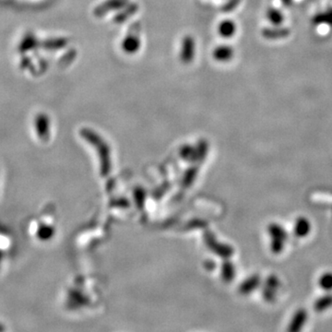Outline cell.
<instances>
[{
  "instance_id": "cell-1",
  "label": "cell",
  "mask_w": 332,
  "mask_h": 332,
  "mask_svg": "<svg viewBox=\"0 0 332 332\" xmlns=\"http://www.w3.org/2000/svg\"><path fill=\"white\" fill-rule=\"evenodd\" d=\"M307 317L308 316H307V312L306 311V309H304V308L298 309L295 312L293 319H292L291 322H290V326L288 328L289 332H297L301 331L303 327H304V325L307 322Z\"/></svg>"
},
{
  "instance_id": "cell-2",
  "label": "cell",
  "mask_w": 332,
  "mask_h": 332,
  "mask_svg": "<svg viewBox=\"0 0 332 332\" xmlns=\"http://www.w3.org/2000/svg\"><path fill=\"white\" fill-rule=\"evenodd\" d=\"M294 232L297 237H307L311 232V222L305 217L298 218L295 221Z\"/></svg>"
},
{
  "instance_id": "cell-3",
  "label": "cell",
  "mask_w": 332,
  "mask_h": 332,
  "mask_svg": "<svg viewBox=\"0 0 332 332\" xmlns=\"http://www.w3.org/2000/svg\"><path fill=\"white\" fill-rule=\"evenodd\" d=\"M332 307V295L328 294V295H323L320 298H319L314 304V309L317 312H324L327 309L331 308Z\"/></svg>"
},
{
  "instance_id": "cell-4",
  "label": "cell",
  "mask_w": 332,
  "mask_h": 332,
  "mask_svg": "<svg viewBox=\"0 0 332 332\" xmlns=\"http://www.w3.org/2000/svg\"><path fill=\"white\" fill-rule=\"evenodd\" d=\"M263 36L267 39H282L288 36L290 34L289 29L286 28H282V29H264Z\"/></svg>"
},
{
  "instance_id": "cell-5",
  "label": "cell",
  "mask_w": 332,
  "mask_h": 332,
  "mask_svg": "<svg viewBox=\"0 0 332 332\" xmlns=\"http://www.w3.org/2000/svg\"><path fill=\"white\" fill-rule=\"evenodd\" d=\"M268 231H269L271 238L282 239L285 241L288 239V234L285 231V229L282 225L275 223V222L269 225Z\"/></svg>"
},
{
  "instance_id": "cell-6",
  "label": "cell",
  "mask_w": 332,
  "mask_h": 332,
  "mask_svg": "<svg viewBox=\"0 0 332 332\" xmlns=\"http://www.w3.org/2000/svg\"><path fill=\"white\" fill-rule=\"evenodd\" d=\"M233 55V51L230 46H220L215 52H214V57L216 60L221 61V62H226L229 61L232 58Z\"/></svg>"
},
{
  "instance_id": "cell-7",
  "label": "cell",
  "mask_w": 332,
  "mask_h": 332,
  "mask_svg": "<svg viewBox=\"0 0 332 332\" xmlns=\"http://www.w3.org/2000/svg\"><path fill=\"white\" fill-rule=\"evenodd\" d=\"M235 32V24L232 20H223L219 26V33L224 38H230Z\"/></svg>"
},
{
  "instance_id": "cell-8",
  "label": "cell",
  "mask_w": 332,
  "mask_h": 332,
  "mask_svg": "<svg viewBox=\"0 0 332 332\" xmlns=\"http://www.w3.org/2000/svg\"><path fill=\"white\" fill-rule=\"evenodd\" d=\"M313 21L315 24L325 23V24L332 26V8H330L325 12L320 13L319 15L315 16Z\"/></svg>"
},
{
  "instance_id": "cell-9",
  "label": "cell",
  "mask_w": 332,
  "mask_h": 332,
  "mask_svg": "<svg viewBox=\"0 0 332 332\" xmlns=\"http://www.w3.org/2000/svg\"><path fill=\"white\" fill-rule=\"evenodd\" d=\"M319 285L320 288L325 292L332 291V272H326L320 276L319 280Z\"/></svg>"
},
{
  "instance_id": "cell-10",
  "label": "cell",
  "mask_w": 332,
  "mask_h": 332,
  "mask_svg": "<svg viewBox=\"0 0 332 332\" xmlns=\"http://www.w3.org/2000/svg\"><path fill=\"white\" fill-rule=\"evenodd\" d=\"M267 17L268 19H270V22L274 25H280L282 24L283 21V15L281 11H279L278 9L273 8V7H270L267 11Z\"/></svg>"
},
{
  "instance_id": "cell-11",
  "label": "cell",
  "mask_w": 332,
  "mask_h": 332,
  "mask_svg": "<svg viewBox=\"0 0 332 332\" xmlns=\"http://www.w3.org/2000/svg\"><path fill=\"white\" fill-rule=\"evenodd\" d=\"M285 240H282V239H278V238H271V243H270V249H271V252L275 255H279L281 254L283 249H284V246H285Z\"/></svg>"
},
{
  "instance_id": "cell-12",
  "label": "cell",
  "mask_w": 332,
  "mask_h": 332,
  "mask_svg": "<svg viewBox=\"0 0 332 332\" xmlns=\"http://www.w3.org/2000/svg\"><path fill=\"white\" fill-rule=\"evenodd\" d=\"M47 117L44 114H40L36 117V125H38V130L40 134H44L47 129Z\"/></svg>"
},
{
  "instance_id": "cell-13",
  "label": "cell",
  "mask_w": 332,
  "mask_h": 332,
  "mask_svg": "<svg viewBox=\"0 0 332 332\" xmlns=\"http://www.w3.org/2000/svg\"><path fill=\"white\" fill-rule=\"evenodd\" d=\"M35 39L33 36H26L25 39L23 40V42L20 44L19 49L20 51L29 50V49H32L35 45Z\"/></svg>"
},
{
  "instance_id": "cell-14",
  "label": "cell",
  "mask_w": 332,
  "mask_h": 332,
  "mask_svg": "<svg viewBox=\"0 0 332 332\" xmlns=\"http://www.w3.org/2000/svg\"><path fill=\"white\" fill-rule=\"evenodd\" d=\"M280 286V280L278 279V277L275 275L270 276L269 279L267 280V284L265 288L270 289L274 292H277V290Z\"/></svg>"
},
{
  "instance_id": "cell-15",
  "label": "cell",
  "mask_w": 332,
  "mask_h": 332,
  "mask_svg": "<svg viewBox=\"0 0 332 332\" xmlns=\"http://www.w3.org/2000/svg\"><path fill=\"white\" fill-rule=\"evenodd\" d=\"M282 2L285 4V5H290L292 3V0H282Z\"/></svg>"
}]
</instances>
